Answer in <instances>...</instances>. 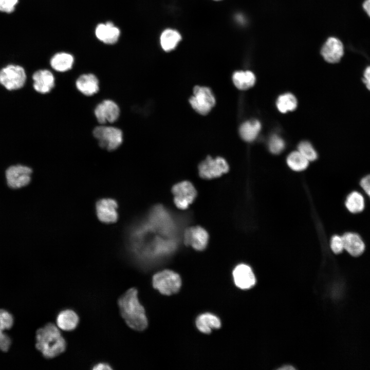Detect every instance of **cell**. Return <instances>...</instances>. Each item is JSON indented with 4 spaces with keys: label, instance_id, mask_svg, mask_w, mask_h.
<instances>
[{
    "label": "cell",
    "instance_id": "obj_1",
    "mask_svg": "<svg viewBox=\"0 0 370 370\" xmlns=\"http://www.w3.org/2000/svg\"><path fill=\"white\" fill-rule=\"evenodd\" d=\"M120 313L131 328L142 331L147 326L144 307L139 301L138 291L135 288L127 290L118 300Z\"/></svg>",
    "mask_w": 370,
    "mask_h": 370
},
{
    "label": "cell",
    "instance_id": "obj_2",
    "mask_svg": "<svg viewBox=\"0 0 370 370\" xmlns=\"http://www.w3.org/2000/svg\"><path fill=\"white\" fill-rule=\"evenodd\" d=\"M35 346L46 359L54 358L64 353L66 342L59 328L52 323H48L36 332Z\"/></svg>",
    "mask_w": 370,
    "mask_h": 370
},
{
    "label": "cell",
    "instance_id": "obj_3",
    "mask_svg": "<svg viewBox=\"0 0 370 370\" xmlns=\"http://www.w3.org/2000/svg\"><path fill=\"white\" fill-rule=\"evenodd\" d=\"M92 134L99 146L109 151L118 149L123 140L122 131L117 127L101 125L95 127Z\"/></svg>",
    "mask_w": 370,
    "mask_h": 370
},
{
    "label": "cell",
    "instance_id": "obj_4",
    "mask_svg": "<svg viewBox=\"0 0 370 370\" xmlns=\"http://www.w3.org/2000/svg\"><path fill=\"white\" fill-rule=\"evenodd\" d=\"M153 285L161 293L169 295L177 293L179 290L181 280L177 273L173 271L165 270L153 276Z\"/></svg>",
    "mask_w": 370,
    "mask_h": 370
},
{
    "label": "cell",
    "instance_id": "obj_5",
    "mask_svg": "<svg viewBox=\"0 0 370 370\" xmlns=\"http://www.w3.org/2000/svg\"><path fill=\"white\" fill-rule=\"evenodd\" d=\"M189 102L196 112L206 115L214 106L216 101L210 88L195 86L193 88V95L189 99Z\"/></svg>",
    "mask_w": 370,
    "mask_h": 370
},
{
    "label": "cell",
    "instance_id": "obj_6",
    "mask_svg": "<svg viewBox=\"0 0 370 370\" xmlns=\"http://www.w3.org/2000/svg\"><path fill=\"white\" fill-rule=\"evenodd\" d=\"M26 80L25 71L20 66L9 65L0 70V83L8 90L22 88Z\"/></svg>",
    "mask_w": 370,
    "mask_h": 370
},
{
    "label": "cell",
    "instance_id": "obj_7",
    "mask_svg": "<svg viewBox=\"0 0 370 370\" xmlns=\"http://www.w3.org/2000/svg\"><path fill=\"white\" fill-rule=\"evenodd\" d=\"M229 169L228 163L220 157L213 159L211 156H208L198 165L199 175L205 179L220 177L228 172Z\"/></svg>",
    "mask_w": 370,
    "mask_h": 370
},
{
    "label": "cell",
    "instance_id": "obj_8",
    "mask_svg": "<svg viewBox=\"0 0 370 370\" xmlns=\"http://www.w3.org/2000/svg\"><path fill=\"white\" fill-rule=\"evenodd\" d=\"M174 201L177 208L184 210L188 208L196 197L197 192L189 181H184L174 185L172 188Z\"/></svg>",
    "mask_w": 370,
    "mask_h": 370
},
{
    "label": "cell",
    "instance_id": "obj_9",
    "mask_svg": "<svg viewBox=\"0 0 370 370\" xmlns=\"http://www.w3.org/2000/svg\"><path fill=\"white\" fill-rule=\"evenodd\" d=\"M118 204L111 198H103L98 200L95 205L96 214L98 219L106 224L116 222L119 217Z\"/></svg>",
    "mask_w": 370,
    "mask_h": 370
},
{
    "label": "cell",
    "instance_id": "obj_10",
    "mask_svg": "<svg viewBox=\"0 0 370 370\" xmlns=\"http://www.w3.org/2000/svg\"><path fill=\"white\" fill-rule=\"evenodd\" d=\"M32 170L28 166L15 165L10 166L6 171V178L8 186L18 189L28 184L31 180Z\"/></svg>",
    "mask_w": 370,
    "mask_h": 370
},
{
    "label": "cell",
    "instance_id": "obj_11",
    "mask_svg": "<svg viewBox=\"0 0 370 370\" xmlns=\"http://www.w3.org/2000/svg\"><path fill=\"white\" fill-rule=\"evenodd\" d=\"M94 114L97 120L101 124L113 123L119 117L120 108L115 102L107 99L102 101L96 106Z\"/></svg>",
    "mask_w": 370,
    "mask_h": 370
},
{
    "label": "cell",
    "instance_id": "obj_12",
    "mask_svg": "<svg viewBox=\"0 0 370 370\" xmlns=\"http://www.w3.org/2000/svg\"><path fill=\"white\" fill-rule=\"evenodd\" d=\"M184 244L196 250H204L208 244L209 235L206 230L200 226L187 228L183 235Z\"/></svg>",
    "mask_w": 370,
    "mask_h": 370
},
{
    "label": "cell",
    "instance_id": "obj_13",
    "mask_svg": "<svg viewBox=\"0 0 370 370\" xmlns=\"http://www.w3.org/2000/svg\"><path fill=\"white\" fill-rule=\"evenodd\" d=\"M342 237L344 250L351 256L359 257L365 251V242L358 233L353 231L346 232L342 235Z\"/></svg>",
    "mask_w": 370,
    "mask_h": 370
},
{
    "label": "cell",
    "instance_id": "obj_14",
    "mask_svg": "<svg viewBox=\"0 0 370 370\" xmlns=\"http://www.w3.org/2000/svg\"><path fill=\"white\" fill-rule=\"evenodd\" d=\"M343 54L344 48L342 42L334 37L328 38L321 49L323 58L330 63L339 62Z\"/></svg>",
    "mask_w": 370,
    "mask_h": 370
},
{
    "label": "cell",
    "instance_id": "obj_15",
    "mask_svg": "<svg viewBox=\"0 0 370 370\" xmlns=\"http://www.w3.org/2000/svg\"><path fill=\"white\" fill-rule=\"evenodd\" d=\"M32 79L34 89L40 94L49 92L55 85L54 77L48 69H41L35 71L32 76Z\"/></svg>",
    "mask_w": 370,
    "mask_h": 370
},
{
    "label": "cell",
    "instance_id": "obj_16",
    "mask_svg": "<svg viewBox=\"0 0 370 370\" xmlns=\"http://www.w3.org/2000/svg\"><path fill=\"white\" fill-rule=\"evenodd\" d=\"M233 276L235 284L240 289H249L255 285L254 274L247 265L239 264L236 266L233 271Z\"/></svg>",
    "mask_w": 370,
    "mask_h": 370
},
{
    "label": "cell",
    "instance_id": "obj_17",
    "mask_svg": "<svg viewBox=\"0 0 370 370\" xmlns=\"http://www.w3.org/2000/svg\"><path fill=\"white\" fill-rule=\"evenodd\" d=\"M96 37L106 44L116 43L120 36L119 29L111 22L98 24L95 29Z\"/></svg>",
    "mask_w": 370,
    "mask_h": 370
},
{
    "label": "cell",
    "instance_id": "obj_18",
    "mask_svg": "<svg viewBox=\"0 0 370 370\" xmlns=\"http://www.w3.org/2000/svg\"><path fill=\"white\" fill-rule=\"evenodd\" d=\"M77 89L83 95L91 96L99 90V81L92 73H84L80 76L76 81Z\"/></svg>",
    "mask_w": 370,
    "mask_h": 370
},
{
    "label": "cell",
    "instance_id": "obj_19",
    "mask_svg": "<svg viewBox=\"0 0 370 370\" xmlns=\"http://www.w3.org/2000/svg\"><path fill=\"white\" fill-rule=\"evenodd\" d=\"M13 324L12 315L8 311L0 309V350L7 351L11 345L10 337L4 331L9 329Z\"/></svg>",
    "mask_w": 370,
    "mask_h": 370
},
{
    "label": "cell",
    "instance_id": "obj_20",
    "mask_svg": "<svg viewBox=\"0 0 370 370\" xmlns=\"http://www.w3.org/2000/svg\"><path fill=\"white\" fill-rule=\"evenodd\" d=\"M57 327L62 330L70 331L75 329L79 323V317L73 310L65 309L60 311L56 317Z\"/></svg>",
    "mask_w": 370,
    "mask_h": 370
},
{
    "label": "cell",
    "instance_id": "obj_21",
    "mask_svg": "<svg viewBox=\"0 0 370 370\" xmlns=\"http://www.w3.org/2000/svg\"><path fill=\"white\" fill-rule=\"evenodd\" d=\"M74 63L73 55L69 53L61 52L54 54L50 64L55 71L63 72L71 69Z\"/></svg>",
    "mask_w": 370,
    "mask_h": 370
},
{
    "label": "cell",
    "instance_id": "obj_22",
    "mask_svg": "<svg viewBox=\"0 0 370 370\" xmlns=\"http://www.w3.org/2000/svg\"><path fill=\"white\" fill-rule=\"evenodd\" d=\"M345 206L351 214L362 212L365 208V200L363 194L358 191L350 192L346 197Z\"/></svg>",
    "mask_w": 370,
    "mask_h": 370
},
{
    "label": "cell",
    "instance_id": "obj_23",
    "mask_svg": "<svg viewBox=\"0 0 370 370\" xmlns=\"http://www.w3.org/2000/svg\"><path fill=\"white\" fill-rule=\"evenodd\" d=\"M197 329L204 334H210L213 329H218L221 326L220 320L215 316L203 313L198 317L196 320Z\"/></svg>",
    "mask_w": 370,
    "mask_h": 370
},
{
    "label": "cell",
    "instance_id": "obj_24",
    "mask_svg": "<svg viewBox=\"0 0 370 370\" xmlns=\"http://www.w3.org/2000/svg\"><path fill=\"white\" fill-rule=\"evenodd\" d=\"M261 128V124L258 120H251L242 124L239 128V133L244 140L251 142L256 138Z\"/></svg>",
    "mask_w": 370,
    "mask_h": 370
},
{
    "label": "cell",
    "instance_id": "obj_25",
    "mask_svg": "<svg viewBox=\"0 0 370 370\" xmlns=\"http://www.w3.org/2000/svg\"><path fill=\"white\" fill-rule=\"evenodd\" d=\"M232 80L238 89L245 90L254 85L255 77L250 71H238L233 73Z\"/></svg>",
    "mask_w": 370,
    "mask_h": 370
},
{
    "label": "cell",
    "instance_id": "obj_26",
    "mask_svg": "<svg viewBox=\"0 0 370 370\" xmlns=\"http://www.w3.org/2000/svg\"><path fill=\"white\" fill-rule=\"evenodd\" d=\"M178 32L173 29H166L160 36V44L162 49L166 51L174 49L181 40Z\"/></svg>",
    "mask_w": 370,
    "mask_h": 370
},
{
    "label": "cell",
    "instance_id": "obj_27",
    "mask_svg": "<svg viewBox=\"0 0 370 370\" xmlns=\"http://www.w3.org/2000/svg\"><path fill=\"white\" fill-rule=\"evenodd\" d=\"M287 163L291 170L302 171L307 168L309 161L298 151L291 153L288 156Z\"/></svg>",
    "mask_w": 370,
    "mask_h": 370
},
{
    "label": "cell",
    "instance_id": "obj_28",
    "mask_svg": "<svg viewBox=\"0 0 370 370\" xmlns=\"http://www.w3.org/2000/svg\"><path fill=\"white\" fill-rule=\"evenodd\" d=\"M276 106L282 113L294 110L297 106L296 98L291 94L286 93L281 95L276 101Z\"/></svg>",
    "mask_w": 370,
    "mask_h": 370
},
{
    "label": "cell",
    "instance_id": "obj_29",
    "mask_svg": "<svg viewBox=\"0 0 370 370\" xmlns=\"http://www.w3.org/2000/svg\"><path fill=\"white\" fill-rule=\"evenodd\" d=\"M298 151L309 161L317 158V153L312 145L308 141H302L298 145Z\"/></svg>",
    "mask_w": 370,
    "mask_h": 370
},
{
    "label": "cell",
    "instance_id": "obj_30",
    "mask_svg": "<svg viewBox=\"0 0 370 370\" xmlns=\"http://www.w3.org/2000/svg\"><path fill=\"white\" fill-rule=\"evenodd\" d=\"M285 143L284 140L277 135L271 136L269 141V149L274 154H279L285 148Z\"/></svg>",
    "mask_w": 370,
    "mask_h": 370
},
{
    "label": "cell",
    "instance_id": "obj_31",
    "mask_svg": "<svg viewBox=\"0 0 370 370\" xmlns=\"http://www.w3.org/2000/svg\"><path fill=\"white\" fill-rule=\"evenodd\" d=\"M330 246L332 251L336 254L342 253L344 250V243L341 235H334L330 239Z\"/></svg>",
    "mask_w": 370,
    "mask_h": 370
},
{
    "label": "cell",
    "instance_id": "obj_32",
    "mask_svg": "<svg viewBox=\"0 0 370 370\" xmlns=\"http://www.w3.org/2000/svg\"><path fill=\"white\" fill-rule=\"evenodd\" d=\"M18 0H0V11L7 13L13 11Z\"/></svg>",
    "mask_w": 370,
    "mask_h": 370
},
{
    "label": "cell",
    "instance_id": "obj_33",
    "mask_svg": "<svg viewBox=\"0 0 370 370\" xmlns=\"http://www.w3.org/2000/svg\"><path fill=\"white\" fill-rule=\"evenodd\" d=\"M359 186L370 199V174H367L360 179Z\"/></svg>",
    "mask_w": 370,
    "mask_h": 370
},
{
    "label": "cell",
    "instance_id": "obj_34",
    "mask_svg": "<svg viewBox=\"0 0 370 370\" xmlns=\"http://www.w3.org/2000/svg\"><path fill=\"white\" fill-rule=\"evenodd\" d=\"M362 81L366 88L370 91V66L367 67L364 70Z\"/></svg>",
    "mask_w": 370,
    "mask_h": 370
},
{
    "label": "cell",
    "instance_id": "obj_35",
    "mask_svg": "<svg viewBox=\"0 0 370 370\" xmlns=\"http://www.w3.org/2000/svg\"><path fill=\"white\" fill-rule=\"evenodd\" d=\"M112 369L110 365L105 362L98 363L92 367V369L94 370H108Z\"/></svg>",
    "mask_w": 370,
    "mask_h": 370
},
{
    "label": "cell",
    "instance_id": "obj_36",
    "mask_svg": "<svg viewBox=\"0 0 370 370\" xmlns=\"http://www.w3.org/2000/svg\"><path fill=\"white\" fill-rule=\"evenodd\" d=\"M363 7L365 12L370 17V0H365L363 3Z\"/></svg>",
    "mask_w": 370,
    "mask_h": 370
},
{
    "label": "cell",
    "instance_id": "obj_37",
    "mask_svg": "<svg viewBox=\"0 0 370 370\" xmlns=\"http://www.w3.org/2000/svg\"><path fill=\"white\" fill-rule=\"evenodd\" d=\"M279 369H281V370H287V369L291 370L292 369H292H295V368L290 365H286L280 368Z\"/></svg>",
    "mask_w": 370,
    "mask_h": 370
},
{
    "label": "cell",
    "instance_id": "obj_38",
    "mask_svg": "<svg viewBox=\"0 0 370 370\" xmlns=\"http://www.w3.org/2000/svg\"></svg>",
    "mask_w": 370,
    "mask_h": 370
}]
</instances>
